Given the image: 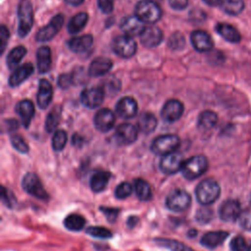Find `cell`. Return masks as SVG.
<instances>
[{"label":"cell","instance_id":"6da1fadb","mask_svg":"<svg viewBox=\"0 0 251 251\" xmlns=\"http://www.w3.org/2000/svg\"><path fill=\"white\" fill-rule=\"evenodd\" d=\"M221 188L219 183L212 179L206 178L198 183L195 189L197 201L202 205H210L214 203L220 196Z\"/></svg>","mask_w":251,"mask_h":251},{"label":"cell","instance_id":"7a4b0ae2","mask_svg":"<svg viewBox=\"0 0 251 251\" xmlns=\"http://www.w3.org/2000/svg\"><path fill=\"white\" fill-rule=\"evenodd\" d=\"M135 16L145 24H155L162 17V9L154 0H141L135 6Z\"/></svg>","mask_w":251,"mask_h":251},{"label":"cell","instance_id":"3957f363","mask_svg":"<svg viewBox=\"0 0 251 251\" xmlns=\"http://www.w3.org/2000/svg\"><path fill=\"white\" fill-rule=\"evenodd\" d=\"M18 18V34L20 37H25L33 25V9L29 0H21L19 2Z\"/></svg>","mask_w":251,"mask_h":251},{"label":"cell","instance_id":"277c9868","mask_svg":"<svg viewBox=\"0 0 251 251\" xmlns=\"http://www.w3.org/2000/svg\"><path fill=\"white\" fill-rule=\"evenodd\" d=\"M208 169V160L203 155L192 156L183 162L181 168L182 176L188 179H195L202 176Z\"/></svg>","mask_w":251,"mask_h":251},{"label":"cell","instance_id":"5b68a950","mask_svg":"<svg viewBox=\"0 0 251 251\" xmlns=\"http://www.w3.org/2000/svg\"><path fill=\"white\" fill-rule=\"evenodd\" d=\"M180 144L179 137L176 134H164L155 138L151 144V151L156 155L165 156L175 152Z\"/></svg>","mask_w":251,"mask_h":251},{"label":"cell","instance_id":"8992f818","mask_svg":"<svg viewBox=\"0 0 251 251\" xmlns=\"http://www.w3.org/2000/svg\"><path fill=\"white\" fill-rule=\"evenodd\" d=\"M112 49L121 58L128 59L132 57L137 49L136 42L128 35H118L112 41Z\"/></svg>","mask_w":251,"mask_h":251},{"label":"cell","instance_id":"52a82bcc","mask_svg":"<svg viewBox=\"0 0 251 251\" xmlns=\"http://www.w3.org/2000/svg\"><path fill=\"white\" fill-rule=\"evenodd\" d=\"M191 203V197L183 189L176 188L169 193L166 199V206L173 212H183Z\"/></svg>","mask_w":251,"mask_h":251},{"label":"cell","instance_id":"ba28073f","mask_svg":"<svg viewBox=\"0 0 251 251\" xmlns=\"http://www.w3.org/2000/svg\"><path fill=\"white\" fill-rule=\"evenodd\" d=\"M22 186L31 196H34L40 200H46L48 193L44 189L39 177L33 173H27L24 176L22 180Z\"/></svg>","mask_w":251,"mask_h":251},{"label":"cell","instance_id":"9c48e42d","mask_svg":"<svg viewBox=\"0 0 251 251\" xmlns=\"http://www.w3.org/2000/svg\"><path fill=\"white\" fill-rule=\"evenodd\" d=\"M64 24V16L62 14H57L54 16L48 25L40 28L36 34L35 39L38 42H46L51 40L61 29Z\"/></svg>","mask_w":251,"mask_h":251},{"label":"cell","instance_id":"30bf717a","mask_svg":"<svg viewBox=\"0 0 251 251\" xmlns=\"http://www.w3.org/2000/svg\"><path fill=\"white\" fill-rule=\"evenodd\" d=\"M105 91L101 86H91L83 89L80 93L81 103L90 109L97 108L104 100Z\"/></svg>","mask_w":251,"mask_h":251},{"label":"cell","instance_id":"8fae6325","mask_svg":"<svg viewBox=\"0 0 251 251\" xmlns=\"http://www.w3.org/2000/svg\"><path fill=\"white\" fill-rule=\"evenodd\" d=\"M138 131L139 130L137 126H133L132 124L123 123L117 126L114 137L119 144L128 145L133 143L137 139Z\"/></svg>","mask_w":251,"mask_h":251},{"label":"cell","instance_id":"7c38bea8","mask_svg":"<svg viewBox=\"0 0 251 251\" xmlns=\"http://www.w3.org/2000/svg\"><path fill=\"white\" fill-rule=\"evenodd\" d=\"M183 113V105L176 99H170L166 101L162 110L161 117L167 123H175L179 120Z\"/></svg>","mask_w":251,"mask_h":251},{"label":"cell","instance_id":"4fadbf2b","mask_svg":"<svg viewBox=\"0 0 251 251\" xmlns=\"http://www.w3.org/2000/svg\"><path fill=\"white\" fill-rule=\"evenodd\" d=\"M183 162L184 160L181 154L177 152H173L162 157L160 161V169L165 174L173 175L177 173L178 171H181Z\"/></svg>","mask_w":251,"mask_h":251},{"label":"cell","instance_id":"5bb4252c","mask_svg":"<svg viewBox=\"0 0 251 251\" xmlns=\"http://www.w3.org/2000/svg\"><path fill=\"white\" fill-rule=\"evenodd\" d=\"M116 117L115 114L107 108L100 109L93 118L94 126L101 132L109 131L115 125Z\"/></svg>","mask_w":251,"mask_h":251},{"label":"cell","instance_id":"9a60e30c","mask_svg":"<svg viewBox=\"0 0 251 251\" xmlns=\"http://www.w3.org/2000/svg\"><path fill=\"white\" fill-rule=\"evenodd\" d=\"M241 214L240 204L237 200L227 199L222 203L219 208V216L225 222H233Z\"/></svg>","mask_w":251,"mask_h":251},{"label":"cell","instance_id":"2e32d148","mask_svg":"<svg viewBox=\"0 0 251 251\" xmlns=\"http://www.w3.org/2000/svg\"><path fill=\"white\" fill-rule=\"evenodd\" d=\"M120 27L126 35L130 37L140 35L144 30V23H142L135 15L124 17L120 22Z\"/></svg>","mask_w":251,"mask_h":251},{"label":"cell","instance_id":"e0dca14e","mask_svg":"<svg viewBox=\"0 0 251 251\" xmlns=\"http://www.w3.org/2000/svg\"><path fill=\"white\" fill-rule=\"evenodd\" d=\"M138 107L136 101L129 96L122 97L116 104L117 115L125 120L133 118L137 113Z\"/></svg>","mask_w":251,"mask_h":251},{"label":"cell","instance_id":"ac0fdd59","mask_svg":"<svg viewBox=\"0 0 251 251\" xmlns=\"http://www.w3.org/2000/svg\"><path fill=\"white\" fill-rule=\"evenodd\" d=\"M190 41L193 48L198 52H208L213 48V39L204 30H193L190 34Z\"/></svg>","mask_w":251,"mask_h":251},{"label":"cell","instance_id":"d6986e66","mask_svg":"<svg viewBox=\"0 0 251 251\" xmlns=\"http://www.w3.org/2000/svg\"><path fill=\"white\" fill-rule=\"evenodd\" d=\"M33 71L34 69L31 63H25L17 67L9 76V85L11 87L19 86L32 75Z\"/></svg>","mask_w":251,"mask_h":251},{"label":"cell","instance_id":"ffe728a7","mask_svg":"<svg viewBox=\"0 0 251 251\" xmlns=\"http://www.w3.org/2000/svg\"><path fill=\"white\" fill-rule=\"evenodd\" d=\"M163 40V32L157 26H147L140 34V42L145 47H156Z\"/></svg>","mask_w":251,"mask_h":251},{"label":"cell","instance_id":"44dd1931","mask_svg":"<svg viewBox=\"0 0 251 251\" xmlns=\"http://www.w3.org/2000/svg\"><path fill=\"white\" fill-rule=\"evenodd\" d=\"M53 87L52 84L45 78H41L38 82L37 105L40 109H46L52 101Z\"/></svg>","mask_w":251,"mask_h":251},{"label":"cell","instance_id":"7402d4cb","mask_svg":"<svg viewBox=\"0 0 251 251\" xmlns=\"http://www.w3.org/2000/svg\"><path fill=\"white\" fill-rule=\"evenodd\" d=\"M93 44V36L91 34H83L75 36L68 40L69 49L75 53H83L88 51Z\"/></svg>","mask_w":251,"mask_h":251},{"label":"cell","instance_id":"603a6c76","mask_svg":"<svg viewBox=\"0 0 251 251\" xmlns=\"http://www.w3.org/2000/svg\"><path fill=\"white\" fill-rule=\"evenodd\" d=\"M15 111L21 118L23 126L25 127H28L31 122V119L33 118V115H34L33 103L28 99L22 100L17 103L15 107Z\"/></svg>","mask_w":251,"mask_h":251},{"label":"cell","instance_id":"cb8c5ba5","mask_svg":"<svg viewBox=\"0 0 251 251\" xmlns=\"http://www.w3.org/2000/svg\"><path fill=\"white\" fill-rule=\"evenodd\" d=\"M113 63L110 59L104 57H98L94 59L88 68V75L90 76H102L109 73L112 69Z\"/></svg>","mask_w":251,"mask_h":251},{"label":"cell","instance_id":"d4e9b609","mask_svg":"<svg viewBox=\"0 0 251 251\" xmlns=\"http://www.w3.org/2000/svg\"><path fill=\"white\" fill-rule=\"evenodd\" d=\"M216 31L226 41L230 43H237L241 40L240 32L231 25L220 23L216 25Z\"/></svg>","mask_w":251,"mask_h":251},{"label":"cell","instance_id":"484cf974","mask_svg":"<svg viewBox=\"0 0 251 251\" xmlns=\"http://www.w3.org/2000/svg\"><path fill=\"white\" fill-rule=\"evenodd\" d=\"M227 235L228 233L223 230L209 231L202 236L201 244L209 249H214L219 245H221L226 240Z\"/></svg>","mask_w":251,"mask_h":251},{"label":"cell","instance_id":"4316f807","mask_svg":"<svg viewBox=\"0 0 251 251\" xmlns=\"http://www.w3.org/2000/svg\"><path fill=\"white\" fill-rule=\"evenodd\" d=\"M51 49L48 46H41L36 52V62L37 69L40 74H45L50 70L52 59H51Z\"/></svg>","mask_w":251,"mask_h":251},{"label":"cell","instance_id":"83f0119b","mask_svg":"<svg viewBox=\"0 0 251 251\" xmlns=\"http://www.w3.org/2000/svg\"><path fill=\"white\" fill-rule=\"evenodd\" d=\"M158 125L157 118L152 113H143L139 116L137 121V128L144 134L153 132Z\"/></svg>","mask_w":251,"mask_h":251},{"label":"cell","instance_id":"f1b7e54d","mask_svg":"<svg viewBox=\"0 0 251 251\" xmlns=\"http://www.w3.org/2000/svg\"><path fill=\"white\" fill-rule=\"evenodd\" d=\"M111 174L106 171H97L90 177V187L94 192L102 191L109 182Z\"/></svg>","mask_w":251,"mask_h":251},{"label":"cell","instance_id":"f546056e","mask_svg":"<svg viewBox=\"0 0 251 251\" xmlns=\"http://www.w3.org/2000/svg\"><path fill=\"white\" fill-rule=\"evenodd\" d=\"M217 122H218L217 114L211 110H206V111H203L198 116L197 126L200 129L209 130L216 126Z\"/></svg>","mask_w":251,"mask_h":251},{"label":"cell","instance_id":"4dcf8cb0","mask_svg":"<svg viewBox=\"0 0 251 251\" xmlns=\"http://www.w3.org/2000/svg\"><path fill=\"white\" fill-rule=\"evenodd\" d=\"M88 15L85 12H80L71 18L68 24V31L70 34H76L79 32L87 24Z\"/></svg>","mask_w":251,"mask_h":251},{"label":"cell","instance_id":"1f68e13d","mask_svg":"<svg viewBox=\"0 0 251 251\" xmlns=\"http://www.w3.org/2000/svg\"><path fill=\"white\" fill-rule=\"evenodd\" d=\"M26 54V49L25 46L19 45L14 47L9 54L7 55L6 59V64L10 70H15L17 67H19V63L22 61V59L25 56Z\"/></svg>","mask_w":251,"mask_h":251},{"label":"cell","instance_id":"d6a6232c","mask_svg":"<svg viewBox=\"0 0 251 251\" xmlns=\"http://www.w3.org/2000/svg\"><path fill=\"white\" fill-rule=\"evenodd\" d=\"M61 116H62V107L60 105H57L50 110L45 120V130L47 132H52L56 129V127L60 123Z\"/></svg>","mask_w":251,"mask_h":251},{"label":"cell","instance_id":"836d02e7","mask_svg":"<svg viewBox=\"0 0 251 251\" xmlns=\"http://www.w3.org/2000/svg\"><path fill=\"white\" fill-rule=\"evenodd\" d=\"M133 186H134L135 194L139 200L148 201L149 199H151L152 191H151L150 185L148 184L147 181H145L144 179H141V178H136V179H134Z\"/></svg>","mask_w":251,"mask_h":251},{"label":"cell","instance_id":"e575fe53","mask_svg":"<svg viewBox=\"0 0 251 251\" xmlns=\"http://www.w3.org/2000/svg\"><path fill=\"white\" fill-rule=\"evenodd\" d=\"M220 7L226 14L235 16L244 9V2L243 0H222Z\"/></svg>","mask_w":251,"mask_h":251},{"label":"cell","instance_id":"d590c367","mask_svg":"<svg viewBox=\"0 0 251 251\" xmlns=\"http://www.w3.org/2000/svg\"><path fill=\"white\" fill-rule=\"evenodd\" d=\"M85 219L78 214H71L64 220V226L67 229L77 231L84 227Z\"/></svg>","mask_w":251,"mask_h":251},{"label":"cell","instance_id":"8d00e7d4","mask_svg":"<svg viewBox=\"0 0 251 251\" xmlns=\"http://www.w3.org/2000/svg\"><path fill=\"white\" fill-rule=\"evenodd\" d=\"M155 241L158 245L166 247V248L170 249L171 251H194L192 248L186 246L184 243L179 242L175 239L157 238V239H155Z\"/></svg>","mask_w":251,"mask_h":251},{"label":"cell","instance_id":"74e56055","mask_svg":"<svg viewBox=\"0 0 251 251\" xmlns=\"http://www.w3.org/2000/svg\"><path fill=\"white\" fill-rule=\"evenodd\" d=\"M68 141V134L63 129H58L55 131L52 137V147L55 151H61L66 146Z\"/></svg>","mask_w":251,"mask_h":251},{"label":"cell","instance_id":"f35d334b","mask_svg":"<svg viewBox=\"0 0 251 251\" xmlns=\"http://www.w3.org/2000/svg\"><path fill=\"white\" fill-rule=\"evenodd\" d=\"M85 231L88 235H90L92 237H96V238L107 239V238L112 237V232L105 226H88Z\"/></svg>","mask_w":251,"mask_h":251},{"label":"cell","instance_id":"ab89813d","mask_svg":"<svg viewBox=\"0 0 251 251\" xmlns=\"http://www.w3.org/2000/svg\"><path fill=\"white\" fill-rule=\"evenodd\" d=\"M168 45L172 50H181L185 46V39L182 33L175 32L173 33L168 41Z\"/></svg>","mask_w":251,"mask_h":251},{"label":"cell","instance_id":"60d3db41","mask_svg":"<svg viewBox=\"0 0 251 251\" xmlns=\"http://www.w3.org/2000/svg\"><path fill=\"white\" fill-rule=\"evenodd\" d=\"M13 147L21 153H27L29 148L25 140L20 134H12L10 137Z\"/></svg>","mask_w":251,"mask_h":251},{"label":"cell","instance_id":"b9f144b4","mask_svg":"<svg viewBox=\"0 0 251 251\" xmlns=\"http://www.w3.org/2000/svg\"><path fill=\"white\" fill-rule=\"evenodd\" d=\"M121 88V82L119 79H117L116 77L114 76H111L109 77L105 83H104V86H103V89L105 91V93L107 94H116L117 92H119Z\"/></svg>","mask_w":251,"mask_h":251},{"label":"cell","instance_id":"7bdbcfd3","mask_svg":"<svg viewBox=\"0 0 251 251\" xmlns=\"http://www.w3.org/2000/svg\"><path fill=\"white\" fill-rule=\"evenodd\" d=\"M132 186L130 183L128 182H122L120 183L116 189H115V195L117 198L119 199H125L126 197H128L131 193H132Z\"/></svg>","mask_w":251,"mask_h":251},{"label":"cell","instance_id":"ee69618b","mask_svg":"<svg viewBox=\"0 0 251 251\" xmlns=\"http://www.w3.org/2000/svg\"><path fill=\"white\" fill-rule=\"evenodd\" d=\"M1 200L9 208H12L17 203V199L13 192L4 186H2L1 189Z\"/></svg>","mask_w":251,"mask_h":251},{"label":"cell","instance_id":"f6af8a7d","mask_svg":"<svg viewBox=\"0 0 251 251\" xmlns=\"http://www.w3.org/2000/svg\"><path fill=\"white\" fill-rule=\"evenodd\" d=\"M238 221L242 228L246 230H251V206L241 212Z\"/></svg>","mask_w":251,"mask_h":251},{"label":"cell","instance_id":"bcb514c9","mask_svg":"<svg viewBox=\"0 0 251 251\" xmlns=\"http://www.w3.org/2000/svg\"><path fill=\"white\" fill-rule=\"evenodd\" d=\"M229 248L231 251H246L247 245L244 237L241 235L233 237L229 243Z\"/></svg>","mask_w":251,"mask_h":251},{"label":"cell","instance_id":"7dc6e473","mask_svg":"<svg viewBox=\"0 0 251 251\" xmlns=\"http://www.w3.org/2000/svg\"><path fill=\"white\" fill-rule=\"evenodd\" d=\"M213 217V211L208 208H201L197 211V214L195 216L196 221L200 224H206L211 221Z\"/></svg>","mask_w":251,"mask_h":251},{"label":"cell","instance_id":"c3c4849f","mask_svg":"<svg viewBox=\"0 0 251 251\" xmlns=\"http://www.w3.org/2000/svg\"><path fill=\"white\" fill-rule=\"evenodd\" d=\"M75 82L73 74H62L58 77V85L62 89L69 88Z\"/></svg>","mask_w":251,"mask_h":251},{"label":"cell","instance_id":"681fc988","mask_svg":"<svg viewBox=\"0 0 251 251\" xmlns=\"http://www.w3.org/2000/svg\"><path fill=\"white\" fill-rule=\"evenodd\" d=\"M9 37H10V32H9L8 27L6 25H2L0 27V52H1V54H3V52L5 51Z\"/></svg>","mask_w":251,"mask_h":251},{"label":"cell","instance_id":"f907efd6","mask_svg":"<svg viewBox=\"0 0 251 251\" xmlns=\"http://www.w3.org/2000/svg\"><path fill=\"white\" fill-rule=\"evenodd\" d=\"M100 210L104 213L106 218L109 222L113 223L117 219L119 215V209L117 208H110V207H100Z\"/></svg>","mask_w":251,"mask_h":251},{"label":"cell","instance_id":"816d5d0a","mask_svg":"<svg viewBox=\"0 0 251 251\" xmlns=\"http://www.w3.org/2000/svg\"><path fill=\"white\" fill-rule=\"evenodd\" d=\"M99 9L105 13L110 14L114 8V0H97Z\"/></svg>","mask_w":251,"mask_h":251},{"label":"cell","instance_id":"f5cc1de1","mask_svg":"<svg viewBox=\"0 0 251 251\" xmlns=\"http://www.w3.org/2000/svg\"><path fill=\"white\" fill-rule=\"evenodd\" d=\"M169 4L174 10L180 11L187 7L188 0H169Z\"/></svg>","mask_w":251,"mask_h":251},{"label":"cell","instance_id":"db71d44e","mask_svg":"<svg viewBox=\"0 0 251 251\" xmlns=\"http://www.w3.org/2000/svg\"><path fill=\"white\" fill-rule=\"evenodd\" d=\"M4 124L6 125V129L8 131H13L15 129H17L19 127V123L17 120L15 119H8V120H5Z\"/></svg>","mask_w":251,"mask_h":251},{"label":"cell","instance_id":"11a10c76","mask_svg":"<svg viewBox=\"0 0 251 251\" xmlns=\"http://www.w3.org/2000/svg\"><path fill=\"white\" fill-rule=\"evenodd\" d=\"M84 142V139L81 135L77 134V133H75L72 137V143L74 146H76V147H80Z\"/></svg>","mask_w":251,"mask_h":251},{"label":"cell","instance_id":"9f6ffc18","mask_svg":"<svg viewBox=\"0 0 251 251\" xmlns=\"http://www.w3.org/2000/svg\"><path fill=\"white\" fill-rule=\"evenodd\" d=\"M138 223V218L135 217V216H130L128 219H127V222H126V225L129 228H132L136 226V224Z\"/></svg>","mask_w":251,"mask_h":251},{"label":"cell","instance_id":"6f0895ef","mask_svg":"<svg viewBox=\"0 0 251 251\" xmlns=\"http://www.w3.org/2000/svg\"><path fill=\"white\" fill-rule=\"evenodd\" d=\"M67 4L69 5H72V6H78L80 5L81 3H83L84 0H64Z\"/></svg>","mask_w":251,"mask_h":251},{"label":"cell","instance_id":"680465c9","mask_svg":"<svg viewBox=\"0 0 251 251\" xmlns=\"http://www.w3.org/2000/svg\"><path fill=\"white\" fill-rule=\"evenodd\" d=\"M209 6H220L222 0H203Z\"/></svg>","mask_w":251,"mask_h":251},{"label":"cell","instance_id":"91938a15","mask_svg":"<svg viewBox=\"0 0 251 251\" xmlns=\"http://www.w3.org/2000/svg\"><path fill=\"white\" fill-rule=\"evenodd\" d=\"M246 251H251V244L247 247V249H246Z\"/></svg>","mask_w":251,"mask_h":251}]
</instances>
